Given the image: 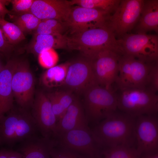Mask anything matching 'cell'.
<instances>
[{"mask_svg": "<svg viewBox=\"0 0 158 158\" xmlns=\"http://www.w3.org/2000/svg\"><path fill=\"white\" fill-rule=\"evenodd\" d=\"M136 118L116 111L90 129L102 150L120 146L135 147Z\"/></svg>", "mask_w": 158, "mask_h": 158, "instance_id": "1", "label": "cell"}, {"mask_svg": "<svg viewBox=\"0 0 158 158\" xmlns=\"http://www.w3.org/2000/svg\"><path fill=\"white\" fill-rule=\"evenodd\" d=\"M66 40L67 48L78 51L89 59L107 50L121 55L124 54L118 40L107 26L94 28L66 36Z\"/></svg>", "mask_w": 158, "mask_h": 158, "instance_id": "2", "label": "cell"}, {"mask_svg": "<svg viewBox=\"0 0 158 158\" xmlns=\"http://www.w3.org/2000/svg\"><path fill=\"white\" fill-rule=\"evenodd\" d=\"M8 112L0 119L1 143L13 146L36 135L38 130L29 110L13 107Z\"/></svg>", "mask_w": 158, "mask_h": 158, "instance_id": "3", "label": "cell"}, {"mask_svg": "<svg viewBox=\"0 0 158 158\" xmlns=\"http://www.w3.org/2000/svg\"><path fill=\"white\" fill-rule=\"evenodd\" d=\"M116 92L117 108L136 118L142 115H157L158 95L148 87L118 90Z\"/></svg>", "mask_w": 158, "mask_h": 158, "instance_id": "4", "label": "cell"}, {"mask_svg": "<svg viewBox=\"0 0 158 158\" xmlns=\"http://www.w3.org/2000/svg\"><path fill=\"white\" fill-rule=\"evenodd\" d=\"M84 94L85 112L88 125H95L118 109L116 92L112 87L95 85Z\"/></svg>", "mask_w": 158, "mask_h": 158, "instance_id": "5", "label": "cell"}, {"mask_svg": "<svg viewBox=\"0 0 158 158\" xmlns=\"http://www.w3.org/2000/svg\"><path fill=\"white\" fill-rule=\"evenodd\" d=\"M156 62L147 63L125 54L120 55L118 72L115 82L117 89L147 87L150 73Z\"/></svg>", "mask_w": 158, "mask_h": 158, "instance_id": "6", "label": "cell"}, {"mask_svg": "<svg viewBox=\"0 0 158 158\" xmlns=\"http://www.w3.org/2000/svg\"><path fill=\"white\" fill-rule=\"evenodd\" d=\"M118 40L124 54L147 63L158 61L157 35L127 33Z\"/></svg>", "mask_w": 158, "mask_h": 158, "instance_id": "7", "label": "cell"}, {"mask_svg": "<svg viewBox=\"0 0 158 158\" xmlns=\"http://www.w3.org/2000/svg\"><path fill=\"white\" fill-rule=\"evenodd\" d=\"M144 0H121L108 20L107 27L121 38L132 30L139 20Z\"/></svg>", "mask_w": 158, "mask_h": 158, "instance_id": "8", "label": "cell"}, {"mask_svg": "<svg viewBox=\"0 0 158 158\" xmlns=\"http://www.w3.org/2000/svg\"><path fill=\"white\" fill-rule=\"evenodd\" d=\"M54 139L58 145L85 155L100 158L102 150L94 139L90 128H78L57 135Z\"/></svg>", "mask_w": 158, "mask_h": 158, "instance_id": "9", "label": "cell"}, {"mask_svg": "<svg viewBox=\"0 0 158 158\" xmlns=\"http://www.w3.org/2000/svg\"><path fill=\"white\" fill-rule=\"evenodd\" d=\"M35 80L27 60H19L13 75L11 85L14 98L20 107L29 110L34 98Z\"/></svg>", "mask_w": 158, "mask_h": 158, "instance_id": "10", "label": "cell"}, {"mask_svg": "<svg viewBox=\"0 0 158 158\" xmlns=\"http://www.w3.org/2000/svg\"><path fill=\"white\" fill-rule=\"evenodd\" d=\"M111 15L102 10L75 6L71 7L65 24L71 35L94 28L107 26Z\"/></svg>", "mask_w": 158, "mask_h": 158, "instance_id": "11", "label": "cell"}, {"mask_svg": "<svg viewBox=\"0 0 158 158\" xmlns=\"http://www.w3.org/2000/svg\"><path fill=\"white\" fill-rule=\"evenodd\" d=\"M136 149L140 156L158 152V118L157 115H142L136 118Z\"/></svg>", "mask_w": 158, "mask_h": 158, "instance_id": "12", "label": "cell"}, {"mask_svg": "<svg viewBox=\"0 0 158 158\" xmlns=\"http://www.w3.org/2000/svg\"><path fill=\"white\" fill-rule=\"evenodd\" d=\"M120 55L114 51L107 50L99 52L89 59L98 85L108 89L112 88L118 75Z\"/></svg>", "mask_w": 158, "mask_h": 158, "instance_id": "13", "label": "cell"}, {"mask_svg": "<svg viewBox=\"0 0 158 158\" xmlns=\"http://www.w3.org/2000/svg\"><path fill=\"white\" fill-rule=\"evenodd\" d=\"M97 85L89 59L85 57L70 62L63 85L69 90L84 93Z\"/></svg>", "mask_w": 158, "mask_h": 158, "instance_id": "14", "label": "cell"}, {"mask_svg": "<svg viewBox=\"0 0 158 158\" xmlns=\"http://www.w3.org/2000/svg\"><path fill=\"white\" fill-rule=\"evenodd\" d=\"M31 108V114L42 137L54 138L57 120L46 94L38 91Z\"/></svg>", "mask_w": 158, "mask_h": 158, "instance_id": "15", "label": "cell"}, {"mask_svg": "<svg viewBox=\"0 0 158 158\" xmlns=\"http://www.w3.org/2000/svg\"><path fill=\"white\" fill-rule=\"evenodd\" d=\"M71 6L67 0H34L30 12L41 20L55 19L65 24Z\"/></svg>", "mask_w": 158, "mask_h": 158, "instance_id": "16", "label": "cell"}, {"mask_svg": "<svg viewBox=\"0 0 158 158\" xmlns=\"http://www.w3.org/2000/svg\"><path fill=\"white\" fill-rule=\"evenodd\" d=\"M89 129L84 107L79 100L75 98L56 123L55 135L78 129Z\"/></svg>", "mask_w": 158, "mask_h": 158, "instance_id": "17", "label": "cell"}, {"mask_svg": "<svg viewBox=\"0 0 158 158\" xmlns=\"http://www.w3.org/2000/svg\"><path fill=\"white\" fill-rule=\"evenodd\" d=\"M19 60H9L0 72V119L14 107L12 79Z\"/></svg>", "mask_w": 158, "mask_h": 158, "instance_id": "18", "label": "cell"}, {"mask_svg": "<svg viewBox=\"0 0 158 158\" xmlns=\"http://www.w3.org/2000/svg\"><path fill=\"white\" fill-rule=\"evenodd\" d=\"M20 142L18 151L23 158H51L50 152L56 141L54 138L36 135Z\"/></svg>", "mask_w": 158, "mask_h": 158, "instance_id": "19", "label": "cell"}, {"mask_svg": "<svg viewBox=\"0 0 158 158\" xmlns=\"http://www.w3.org/2000/svg\"><path fill=\"white\" fill-rule=\"evenodd\" d=\"M66 37L63 35L34 34L27 50L38 55L51 49L67 48Z\"/></svg>", "mask_w": 158, "mask_h": 158, "instance_id": "20", "label": "cell"}, {"mask_svg": "<svg viewBox=\"0 0 158 158\" xmlns=\"http://www.w3.org/2000/svg\"><path fill=\"white\" fill-rule=\"evenodd\" d=\"M137 26V33H146L154 31L158 32V0H144Z\"/></svg>", "mask_w": 158, "mask_h": 158, "instance_id": "21", "label": "cell"}, {"mask_svg": "<svg viewBox=\"0 0 158 158\" xmlns=\"http://www.w3.org/2000/svg\"><path fill=\"white\" fill-rule=\"evenodd\" d=\"M70 63L66 62L47 69L41 76L42 84L48 88L63 85Z\"/></svg>", "mask_w": 158, "mask_h": 158, "instance_id": "22", "label": "cell"}, {"mask_svg": "<svg viewBox=\"0 0 158 158\" xmlns=\"http://www.w3.org/2000/svg\"><path fill=\"white\" fill-rule=\"evenodd\" d=\"M121 0H72L69 1L71 6L96 9L113 13L116 10Z\"/></svg>", "mask_w": 158, "mask_h": 158, "instance_id": "23", "label": "cell"}, {"mask_svg": "<svg viewBox=\"0 0 158 158\" xmlns=\"http://www.w3.org/2000/svg\"><path fill=\"white\" fill-rule=\"evenodd\" d=\"M0 28L7 41L12 45L17 44L25 39L24 34L17 25L0 17Z\"/></svg>", "mask_w": 158, "mask_h": 158, "instance_id": "24", "label": "cell"}, {"mask_svg": "<svg viewBox=\"0 0 158 158\" xmlns=\"http://www.w3.org/2000/svg\"><path fill=\"white\" fill-rule=\"evenodd\" d=\"M9 15L13 23L17 25L24 34L34 32L41 20L31 12L18 15Z\"/></svg>", "mask_w": 158, "mask_h": 158, "instance_id": "25", "label": "cell"}, {"mask_svg": "<svg viewBox=\"0 0 158 158\" xmlns=\"http://www.w3.org/2000/svg\"><path fill=\"white\" fill-rule=\"evenodd\" d=\"M66 28L65 23L57 20H41L34 34L63 35Z\"/></svg>", "mask_w": 158, "mask_h": 158, "instance_id": "26", "label": "cell"}, {"mask_svg": "<svg viewBox=\"0 0 158 158\" xmlns=\"http://www.w3.org/2000/svg\"><path fill=\"white\" fill-rule=\"evenodd\" d=\"M104 158H140L135 147L120 146L102 150Z\"/></svg>", "mask_w": 158, "mask_h": 158, "instance_id": "27", "label": "cell"}, {"mask_svg": "<svg viewBox=\"0 0 158 158\" xmlns=\"http://www.w3.org/2000/svg\"><path fill=\"white\" fill-rule=\"evenodd\" d=\"M38 55L40 65L47 69L56 66L59 60L58 54L53 49L44 51Z\"/></svg>", "mask_w": 158, "mask_h": 158, "instance_id": "28", "label": "cell"}, {"mask_svg": "<svg viewBox=\"0 0 158 158\" xmlns=\"http://www.w3.org/2000/svg\"><path fill=\"white\" fill-rule=\"evenodd\" d=\"M51 158H90L75 151L61 147L56 144L50 152Z\"/></svg>", "mask_w": 158, "mask_h": 158, "instance_id": "29", "label": "cell"}, {"mask_svg": "<svg viewBox=\"0 0 158 158\" xmlns=\"http://www.w3.org/2000/svg\"><path fill=\"white\" fill-rule=\"evenodd\" d=\"M34 0H12L11 13L9 15H18L30 13Z\"/></svg>", "mask_w": 158, "mask_h": 158, "instance_id": "30", "label": "cell"}, {"mask_svg": "<svg viewBox=\"0 0 158 158\" xmlns=\"http://www.w3.org/2000/svg\"><path fill=\"white\" fill-rule=\"evenodd\" d=\"M46 94L51 104L57 122L63 116L66 111L60 104L54 92Z\"/></svg>", "mask_w": 158, "mask_h": 158, "instance_id": "31", "label": "cell"}, {"mask_svg": "<svg viewBox=\"0 0 158 158\" xmlns=\"http://www.w3.org/2000/svg\"><path fill=\"white\" fill-rule=\"evenodd\" d=\"M60 104L66 111L75 98L72 92L68 90L59 91L54 92Z\"/></svg>", "mask_w": 158, "mask_h": 158, "instance_id": "32", "label": "cell"}, {"mask_svg": "<svg viewBox=\"0 0 158 158\" xmlns=\"http://www.w3.org/2000/svg\"><path fill=\"white\" fill-rule=\"evenodd\" d=\"M147 87L155 93L158 91V62L153 64L151 69Z\"/></svg>", "mask_w": 158, "mask_h": 158, "instance_id": "33", "label": "cell"}, {"mask_svg": "<svg viewBox=\"0 0 158 158\" xmlns=\"http://www.w3.org/2000/svg\"><path fill=\"white\" fill-rule=\"evenodd\" d=\"M14 48L13 45L7 41L0 28V54L3 55L8 54L13 50Z\"/></svg>", "mask_w": 158, "mask_h": 158, "instance_id": "34", "label": "cell"}, {"mask_svg": "<svg viewBox=\"0 0 158 158\" xmlns=\"http://www.w3.org/2000/svg\"><path fill=\"white\" fill-rule=\"evenodd\" d=\"M10 2V0H0V17L4 18L6 14L9 15L11 11L8 10L6 5Z\"/></svg>", "mask_w": 158, "mask_h": 158, "instance_id": "35", "label": "cell"}, {"mask_svg": "<svg viewBox=\"0 0 158 158\" xmlns=\"http://www.w3.org/2000/svg\"><path fill=\"white\" fill-rule=\"evenodd\" d=\"M8 158H23L22 155L18 151L10 150Z\"/></svg>", "mask_w": 158, "mask_h": 158, "instance_id": "36", "label": "cell"}, {"mask_svg": "<svg viewBox=\"0 0 158 158\" xmlns=\"http://www.w3.org/2000/svg\"><path fill=\"white\" fill-rule=\"evenodd\" d=\"M140 158H158V152L143 154Z\"/></svg>", "mask_w": 158, "mask_h": 158, "instance_id": "37", "label": "cell"}, {"mask_svg": "<svg viewBox=\"0 0 158 158\" xmlns=\"http://www.w3.org/2000/svg\"><path fill=\"white\" fill-rule=\"evenodd\" d=\"M10 150L3 149L0 150V158H8Z\"/></svg>", "mask_w": 158, "mask_h": 158, "instance_id": "38", "label": "cell"}, {"mask_svg": "<svg viewBox=\"0 0 158 158\" xmlns=\"http://www.w3.org/2000/svg\"><path fill=\"white\" fill-rule=\"evenodd\" d=\"M3 66H3L1 64V63L0 60V72H1V70H2V68H3Z\"/></svg>", "mask_w": 158, "mask_h": 158, "instance_id": "39", "label": "cell"}, {"mask_svg": "<svg viewBox=\"0 0 158 158\" xmlns=\"http://www.w3.org/2000/svg\"><path fill=\"white\" fill-rule=\"evenodd\" d=\"M0 143H1V142H0Z\"/></svg>", "mask_w": 158, "mask_h": 158, "instance_id": "40", "label": "cell"}]
</instances>
